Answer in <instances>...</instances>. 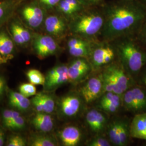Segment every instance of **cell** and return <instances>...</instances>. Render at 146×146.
I'll use <instances>...</instances> for the list:
<instances>
[{
	"instance_id": "6da1fadb",
	"label": "cell",
	"mask_w": 146,
	"mask_h": 146,
	"mask_svg": "<svg viewBox=\"0 0 146 146\" xmlns=\"http://www.w3.org/2000/svg\"><path fill=\"white\" fill-rule=\"evenodd\" d=\"M146 19V6L133 0L114 7L104 21L102 35L112 41L123 37L136 36Z\"/></svg>"
},
{
	"instance_id": "7a4b0ae2",
	"label": "cell",
	"mask_w": 146,
	"mask_h": 146,
	"mask_svg": "<svg viewBox=\"0 0 146 146\" xmlns=\"http://www.w3.org/2000/svg\"><path fill=\"white\" fill-rule=\"evenodd\" d=\"M114 48L117 59L136 81L146 66V48L134 36L123 37Z\"/></svg>"
},
{
	"instance_id": "3957f363",
	"label": "cell",
	"mask_w": 146,
	"mask_h": 146,
	"mask_svg": "<svg viewBox=\"0 0 146 146\" xmlns=\"http://www.w3.org/2000/svg\"><path fill=\"white\" fill-rule=\"evenodd\" d=\"M87 105L78 91H71L58 99L56 111L63 120H74L84 115Z\"/></svg>"
},
{
	"instance_id": "277c9868",
	"label": "cell",
	"mask_w": 146,
	"mask_h": 146,
	"mask_svg": "<svg viewBox=\"0 0 146 146\" xmlns=\"http://www.w3.org/2000/svg\"><path fill=\"white\" fill-rule=\"evenodd\" d=\"M104 19L99 14H88L79 16L72 22L70 30L75 36L89 41L101 32Z\"/></svg>"
},
{
	"instance_id": "5b68a950",
	"label": "cell",
	"mask_w": 146,
	"mask_h": 146,
	"mask_svg": "<svg viewBox=\"0 0 146 146\" xmlns=\"http://www.w3.org/2000/svg\"><path fill=\"white\" fill-rule=\"evenodd\" d=\"M101 72L110 78L114 86V93L122 95L127 90L136 84L122 64L117 59L101 70Z\"/></svg>"
},
{
	"instance_id": "8992f818",
	"label": "cell",
	"mask_w": 146,
	"mask_h": 146,
	"mask_svg": "<svg viewBox=\"0 0 146 146\" xmlns=\"http://www.w3.org/2000/svg\"><path fill=\"white\" fill-rule=\"evenodd\" d=\"M122 108L134 115L146 113V90L136 84L121 95Z\"/></svg>"
},
{
	"instance_id": "52a82bcc",
	"label": "cell",
	"mask_w": 146,
	"mask_h": 146,
	"mask_svg": "<svg viewBox=\"0 0 146 146\" xmlns=\"http://www.w3.org/2000/svg\"><path fill=\"white\" fill-rule=\"evenodd\" d=\"M86 104H93L104 94V84L101 71L94 72L81 84L78 90Z\"/></svg>"
},
{
	"instance_id": "ba28073f",
	"label": "cell",
	"mask_w": 146,
	"mask_h": 146,
	"mask_svg": "<svg viewBox=\"0 0 146 146\" xmlns=\"http://www.w3.org/2000/svg\"><path fill=\"white\" fill-rule=\"evenodd\" d=\"M84 123L93 135H105L110 122V115L95 107L87 108L84 113Z\"/></svg>"
},
{
	"instance_id": "9c48e42d",
	"label": "cell",
	"mask_w": 146,
	"mask_h": 146,
	"mask_svg": "<svg viewBox=\"0 0 146 146\" xmlns=\"http://www.w3.org/2000/svg\"><path fill=\"white\" fill-rule=\"evenodd\" d=\"M116 58L117 55L114 47L102 44L92 47L88 60L94 72H98L114 62Z\"/></svg>"
},
{
	"instance_id": "30bf717a",
	"label": "cell",
	"mask_w": 146,
	"mask_h": 146,
	"mask_svg": "<svg viewBox=\"0 0 146 146\" xmlns=\"http://www.w3.org/2000/svg\"><path fill=\"white\" fill-rule=\"evenodd\" d=\"M67 65L69 83L74 86L81 84L94 72L88 59L86 58H74Z\"/></svg>"
},
{
	"instance_id": "8fae6325",
	"label": "cell",
	"mask_w": 146,
	"mask_h": 146,
	"mask_svg": "<svg viewBox=\"0 0 146 146\" xmlns=\"http://www.w3.org/2000/svg\"><path fill=\"white\" fill-rule=\"evenodd\" d=\"M69 83L68 65L59 64L48 71L45 76L43 91L53 92L56 89Z\"/></svg>"
},
{
	"instance_id": "7c38bea8",
	"label": "cell",
	"mask_w": 146,
	"mask_h": 146,
	"mask_svg": "<svg viewBox=\"0 0 146 146\" xmlns=\"http://www.w3.org/2000/svg\"><path fill=\"white\" fill-rule=\"evenodd\" d=\"M58 140L64 146H78L83 143L84 133L82 128L77 125H66L58 133Z\"/></svg>"
},
{
	"instance_id": "4fadbf2b",
	"label": "cell",
	"mask_w": 146,
	"mask_h": 146,
	"mask_svg": "<svg viewBox=\"0 0 146 146\" xmlns=\"http://www.w3.org/2000/svg\"><path fill=\"white\" fill-rule=\"evenodd\" d=\"M33 48L37 56L41 58L55 55L60 50L58 43L50 35H36L33 41Z\"/></svg>"
},
{
	"instance_id": "5bb4252c",
	"label": "cell",
	"mask_w": 146,
	"mask_h": 146,
	"mask_svg": "<svg viewBox=\"0 0 146 146\" xmlns=\"http://www.w3.org/2000/svg\"><path fill=\"white\" fill-rule=\"evenodd\" d=\"M58 99L52 92L37 93L31 100V104L36 112L52 114L56 111Z\"/></svg>"
},
{
	"instance_id": "9a60e30c",
	"label": "cell",
	"mask_w": 146,
	"mask_h": 146,
	"mask_svg": "<svg viewBox=\"0 0 146 146\" xmlns=\"http://www.w3.org/2000/svg\"><path fill=\"white\" fill-rule=\"evenodd\" d=\"M96 103V108L110 115H115L122 108L121 95L114 92H104Z\"/></svg>"
},
{
	"instance_id": "2e32d148",
	"label": "cell",
	"mask_w": 146,
	"mask_h": 146,
	"mask_svg": "<svg viewBox=\"0 0 146 146\" xmlns=\"http://www.w3.org/2000/svg\"><path fill=\"white\" fill-rule=\"evenodd\" d=\"M44 28L47 33L50 36L61 37L66 34L68 26L66 21L61 17L51 15L46 19Z\"/></svg>"
},
{
	"instance_id": "e0dca14e",
	"label": "cell",
	"mask_w": 146,
	"mask_h": 146,
	"mask_svg": "<svg viewBox=\"0 0 146 146\" xmlns=\"http://www.w3.org/2000/svg\"><path fill=\"white\" fill-rule=\"evenodd\" d=\"M22 14L28 25L33 28H38L44 20L43 11L35 5L26 6L22 10Z\"/></svg>"
},
{
	"instance_id": "ac0fdd59",
	"label": "cell",
	"mask_w": 146,
	"mask_h": 146,
	"mask_svg": "<svg viewBox=\"0 0 146 146\" xmlns=\"http://www.w3.org/2000/svg\"><path fill=\"white\" fill-rule=\"evenodd\" d=\"M130 131L131 138L146 141V113L134 115L131 120Z\"/></svg>"
},
{
	"instance_id": "d6986e66",
	"label": "cell",
	"mask_w": 146,
	"mask_h": 146,
	"mask_svg": "<svg viewBox=\"0 0 146 146\" xmlns=\"http://www.w3.org/2000/svg\"><path fill=\"white\" fill-rule=\"evenodd\" d=\"M33 127L39 132L50 133L55 126L54 119L50 114L36 112L31 120Z\"/></svg>"
},
{
	"instance_id": "ffe728a7",
	"label": "cell",
	"mask_w": 146,
	"mask_h": 146,
	"mask_svg": "<svg viewBox=\"0 0 146 146\" xmlns=\"http://www.w3.org/2000/svg\"><path fill=\"white\" fill-rule=\"evenodd\" d=\"M11 31L14 41L19 45H24L31 40V33L18 22H12Z\"/></svg>"
},
{
	"instance_id": "44dd1931",
	"label": "cell",
	"mask_w": 146,
	"mask_h": 146,
	"mask_svg": "<svg viewBox=\"0 0 146 146\" xmlns=\"http://www.w3.org/2000/svg\"><path fill=\"white\" fill-rule=\"evenodd\" d=\"M9 104L11 107L21 111H26L31 106V101L21 93L11 91L9 93Z\"/></svg>"
},
{
	"instance_id": "7402d4cb",
	"label": "cell",
	"mask_w": 146,
	"mask_h": 146,
	"mask_svg": "<svg viewBox=\"0 0 146 146\" xmlns=\"http://www.w3.org/2000/svg\"><path fill=\"white\" fill-rule=\"evenodd\" d=\"M131 121V120L127 117H121L117 146H126L129 143L131 138L130 131Z\"/></svg>"
},
{
	"instance_id": "603a6c76",
	"label": "cell",
	"mask_w": 146,
	"mask_h": 146,
	"mask_svg": "<svg viewBox=\"0 0 146 146\" xmlns=\"http://www.w3.org/2000/svg\"><path fill=\"white\" fill-rule=\"evenodd\" d=\"M29 145L31 146H58V142L49 133L40 132L31 136Z\"/></svg>"
},
{
	"instance_id": "cb8c5ba5",
	"label": "cell",
	"mask_w": 146,
	"mask_h": 146,
	"mask_svg": "<svg viewBox=\"0 0 146 146\" xmlns=\"http://www.w3.org/2000/svg\"><path fill=\"white\" fill-rule=\"evenodd\" d=\"M121 117H116L110 119L106 131L105 135L109 139L112 146L118 145V134L120 128Z\"/></svg>"
},
{
	"instance_id": "d4e9b609",
	"label": "cell",
	"mask_w": 146,
	"mask_h": 146,
	"mask_svg": "<svg viewBox=\"0 0 146 146\" xmlns=\"http://www.w3.org/2000/svg\"><path fill=\"white\" fill-rule=\"evenodd\" d=\"M14 49V44L11 37L5 31L0 32V54L10 58Z\"/></svg>"
},
{
	"instance_id": "484cf974",
	"label": "cell",
	"mask_w": 146,
	"mask_h": 146,
	"mask_svg": "<svg viewBox=\"0 0 146 146\" xmlns=\"http://www.w3.org/2000/svg\"><path fill=\"white\" fill-rule=\"evenodd\" d=\"M16 5V0H5L0 2V26L11 15Z\"/></svg>"
},
{
	"instance_id": "4316f807",
	"label": "cell",
	"mask_w": 146,
	"mask_h": 146,
	"mask_svg": "<svg viewBox=\"0 0 146 146\" xmlns=\"http://www.w3.org/2000/svg\"><path fill=\"white\" fill-rule=\"evenodd\" d=\"M58 4L60 11L66 15H71L79 9L78 0H61Z\"/></svg>"
},
{
	"instance_id": "83f0119b",
	"label": "cell",
	"mask_w": 146,
	"mask_h": 146,
	"mask_svg": "<svg viewBox=\"0 0 146 146\" xmlns=\"http://www.w3.org/2000/svg\"><path fill=\"white\" fill-rule=\"evenodd\" d=\"M68 49L69 54L74 58H84L88 59L92 49V45L90 43L88 45L69 48Z\"/></svg>"
},
{
	"instance_id": "f1b7e54d",
	"label": "cell",
	"mask_w": 146,
	"mask_h": 146,
	"mask_svg": "<svg viewBox=\"0 0 146 146\" xmlns=\"http://www.w3.org/2000/svg\"><path fill=\"white\" fill-rule=\"evenodd\" d=\"M104 135H95L87 139L84 144L87 146H112L109 139Z\"/></svg>"
},
{
	"instance_id": "f546056e",
	"label": "cell",
	"mask_w": 146,
	"mask_h": 146,
	"mask_svg": "<svg viewBox=\"0 0 146 146\" xmlns=\"http://www.w3.org/2000/svg\"><path fill=\"white\" fill-rule=\"evenodd\" d=\"M27 76L29 82L34 85L43 86L45 82V76L38 70L30 69L27 72Z\"/></svg>"
},
{
	"instance_id": "4dcf8cb0",
	"label": "cell",
	"mask_w": 146,
	"mask_h": 146,
	"mask_svg": "<svg viewBox=\"0 0 146 146\" xmlns=\"http://www.w3.org/2000/svg\"><path fill=\"white\" fill-rule=\"evenodd\" d=\"M26 121L21 115L7 123L5 127L11 130H22L25 128Z\"/></svg>"
},
{
	"instance_id": "1f68e13d",
	"label": "cell",
	"mask_w": 146,
	"mask_h": 146,
	"mask_svg": "<svg viewBox=\"0 0 146 146\" xmlns=\"http://www.w3.org/2000/svg\"><path fill=\"white\" fill-rule=\"evenodd\" d=\"M19 92L27 98L34 96L37 94L35 85L31 83H24L21 84L19 87Z\"/></svg>"
},
{
	"instance_id": "d6a6232c",
	"label": "cell",
	"mask_w": 146,
	"mask_h": 146,
	"mask_svg": "<svg viewBox=\"0 0 146 146\" xmlns=\"http://www.w3.org/2000/svg\"><path fill=\"white\" fill-rule=\"evenodd\" d=\"M20 115V113L17 111L14 110H4L2 113V120L3 125H5L9 121Z\"/></svg>"
},
{
	"instance_id": "836d02e7",
	"label": "cell",
	"mask_w": 146,
	"mask_h": 146,
	"mask_svg": "<svg viewBox=\"0 0 146 146\" xmlns=\"http://www.w3.org/2000/svg\"><path fill=\"white\" fill-rule=\"evenodd\" d=\"M26 145L25 138L18 135L11 136L7 143V146H25Z\"/></svg>"
},
{
	"instance_id": "e575fe53",
	"label": "cell",
	"mask_w": 146,
	"mask_h": 146,
	"mask_svg": "<svg viewBox=\"0 0 146 146\" xmlns=\"http://www.w3.org/2000/svg\"><path fill=\"white\" fill-rule=\"evenodd\" d=\"M136 37L139 42L146 49V19L142 25Z\"/></svg>"
},
{
	"instance_id": "d590c367",
	"label": "cell",
	"mask_w": 146,
	"mask_h": 146,
	"mask_svg": "<svg viewBox=\"0 0 146 146\" xmlns=\"http://www.w3.org/2000/svg\"><path fill=\"white\" fill-rule=\"evenodd\" d=\"M136 84L142 86L146 90V66L143 68L136 79Z\"/></svg>"
},
{
	"instance_id": "8d00e7d4",
	"label": "cell",
	"mask_w": 146,
	"mask_h": 146,
	"mask_svg": "<svg viewBox=\"0 0 146 146\" xmlns=\"http://www.w3.org/2000/svg\"><path fill=\"white\" fill-rule=\"evenodd\" d=\"M6 81L5 78L2 76L0 75V98L2 96L5 92L6 89Z\"/></svg>"
},
{
	"instance_id": "74e56055",
	"label": "cell",
	"mask_w": 146,
	"mask_h": 146,
	"mask_svg": "<svg viewBox=\"0 0 146 146\" xmlns=\"http://www.w3.org/2000/svg\"><path fill=\"white\" fill-rule=\"evenodd\" d=\"M40 1L44 5H47L48 7H53L59 3L61 0H40Z\"/></svg>"
},
{
	"instance_id": "f35d334b",
	"label": "cell",
	"mask_w": 146,
	"mask_h": 146,
	"mask_svg": "<svg viewBox=\"0 0 146 146\" xmlns=\"http://www.w3.org/2000/svg\"><path fill=\"white\" fill-rule=\"evenodd\" d=\"M5 135L3 131L0 128V146H3L5 143Z\"/></svg>"
},
{
	"instance_id": "ab89813d",
	"label": "cell",
	"mask_w": 146,
	"mask_h": 146,
	"mask_svg": "<svg viewBox=\"0 0 146 146\" xmlns=\"http://www.w3.org/2000/svg\"><path fill=\"white\" fill-rule=\"evenodd\" d=\"M9 59H10V58L5 57L0 54V66L6 63Z\"/></svg>"
},
{
	"instance_id": "60d3db41",
	"label": "cell",
	"mask_w": 146,
	"mask_h": 146,
	"mask_svg": "<svg viewBox=\"0 0 146 146\" xmlns=\"http://www.w3.org/2000/svg\"><path fill=\"white\" fill-rule=\"evenodd\" d=\"M145 5H146V4H145Z\"/></svg>"
}]
</instances>
